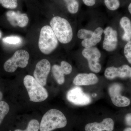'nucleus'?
Returning <instances> with one entry per match:
<instances>
[{
  "label": "nucleus",
  "instance_id": "423d86ee",
  "mask_svg": "<svg viewBox=\"0 0 131 131\" xmlns=\"http://www.w3.org/2000/svg\"><path fill=\"white\" fill-rule=\"evenodd\" d=\"M83 57L88 61L90 69L95 73H98L101 70V65L99 62L101 54L97 47L84 48L82 51Z\"/></svg>",
  "mask_w": 131,
  "mask_h": 131
},
{
  "label": "nucleus",
  "instance_id": "ddd939ff",
  "mask_svg": "<svg viewBox=\"0 0 131 131\" xmlns=\"http://www.w3.org/2000/svg\"><path fill=\"white\" fill-rule=\"evenodd\" d=\"M6 16L10 24L13 26L25 27L28 25L29 19L27 15L19 12L9 11L7 12Z\"/></svg>",
  "mask_w": 131,
  "mask_h": 131
},
{
  "label": "nucleus",
  "instance_id": "9d476101",
  "mask_svg": "<svg viewBox=\"0 0 131 131\" xmlns=\"http://www.w3.org/2000/svg\"><path fill=\"white\" fill-rule=\"evenodd\" d=\"M104 38L103 42V49L107 51H114L118 46V33L117 31L110 26L103 30Z\"/></svg>",
  "mask_w": 131,
  "mask_h": 131
},
{
  "label": "nucleus",
  "instance_id": "f8f14e48",
  "mask_svg": "<svg viewBox=\"0 0 131 131\" xmlns=\"http://www.w3.org/2000/svg\"><path fill=\"white\" fill-rule=\"evenodd\" d=\"M72 71V66L65 61H62L60 66L54 64L52 68L54 78L59 84H63L64 82V75L69 74Z\"/></svg>",
  "mask_w": 131,
  "mask_h": 131
},
{
  "label": "nucleus",
  "instance_id": "6e6552de",
  "mask_svg": "<svg viewBox=\"0 0 131 131\" xmlns=\"http://www.w3.org/2000/svg\"><path fill=\"white\" fill-rule=\"evenodd\" d=\"M122 90V85L117 83L112 84L108 88L111 101L115 106L118 107H125L130 104V101L129 98L122 96L121 94Z\"/></svg>",
  "mask_w": 131,
  "mask_h": 131
},
{
  "label": "nucleus",
  "instance_id": "412c9836",
  "mask_svg": "<svg viewBox=\"0 0 131 131\" xmlns=\"http://www.w3.org/2000/svg\"><path fill=\"white\" fill-rule=\"evenodd\" d=\"M3 42L7 44L17 45L20 44L22 42V39L18 36H11L3 38Z\"/></svg>",
  "mask_w": 131,
  "mask_h": 131
},
{
  "label": "nucleus",
  "instance_id": "c756f323",
  "mask_svg": "<svg viewBox=\"0 0 131 131\" xmlns=\"http://www.w3.org/2000/svg\"><path fill=\"white\" fill-rule=\"evenodd\" d=\"M124 131H131V127H127L124 129Z\"/></svg>",
  "mask_w": 131,
  "mask_h": 131
},
{
  "label": "nucleus",
  "instance_id": "c85d7f7f",
  "mask_svg": "<svg viewBox=\"0 0 131 131\" xmlns=\"http://www.w3.org/2000/svg\"><path fill=\"white\" fill-rule=\"evenodd\" d=\"M128 10H129V13L131 15V2L129 4V6H128Z\"/></svg>",
  "mask_w": 131,
  "mask_h": 131
},
{
  "label": "nucleus",
  "instance_id": "cd10ccee",
  "mask_svg": "<svg viewBox=\"0 0 131 131\" xmlns=\"http://www.w3.org/2000/svg\"><path fill=\"white\" fill-rule=\"evenodd\" d=\"M3 98V94L2 92L0 91V102L2 101Z\"/></svg>",
  "mask_w": 131,
  "mask_h": 131
},
{
  "label": "nucleus",
  "instance_id": "393cba45",
  "mask_svg": "<svg viewBox=\"0 0 131 131\" xmlns=\"http://www.w3.org/2000/svg\"><path fill=\"white\" fill-rule=\"evenodd\" d=\"M124 53L127 61L131 64V40L127 42L125 45Z\"/></svg>",
  "mask_w": 131,
  "mask_h": 131
},
{
  "label": "nucleus",
  "instance_id": "f03ea898",
  "mask_svg": "<svg viewBox=\"0 0 131 131\" xmlns=\"http://www.w3.org/2000/svg\"><path fill=\"white\" fill-rule=\"evenodd\" d=\"M50 25L58 40L62 44H67L72 40L73 31L69 22L60 16L53 17Z\"/></svg>",
  "mask_w": 131,
  "mask_h": 131
},
{
  "label": "nucleus",
  "instance_id": "b1692460",
  "mask_svg": "<svg viewBox=\"0 0 131 131\" xmlns=\"http://www.w3.org/2000/svg\"><path fill=\"white\" fill-rule=\"evenodd\" d=\"M93 33V31L90 30L82 28L79 30L78 32V37L80 39L84 40L91 37Z\"/></svg>",
  "mask_w": 131,
  "mask_h": 131
},
{
  "label": "nucleus",
  "instance_id": "6ab92c4d",
  "mask_svg": "<svg viewBox=\"0 0 131 131\" xmlns=\"http://www.w3.org/2000/svg\"><path fill=\"white\" fill-rule=\"evenodd\" d=\"M67 5L68 11L70 13L75 14L79 10V3L77 0H64Z\"/></svg>",
  "mask_w": 131,
  "mask_h": 131
},
{
  "label": "nucleus",
  "instance_id": "2eb2a0df",
  "mask_svg": "<svg viewBox=\"0 0 131 131\" xmlns=\"http://www.w3.org/2000/svg\"><path fill=\"white\" fill-rule=\"evenodd\" d=\"M98 79L94 73H81L78 74L73 80V83L76 86H88L96 84Z\"/></svg>",
  "mask_w": 131,
  "mask_h": 131
},
{
  "label": "nucleus",
  "instance_id": "7ed1b4c3",
  "mask_svg": "<svg viewBox=\"0 0 131 131\" xmlns=\"http://www.w3.org/2000/svg\"><path fill=\"white\" fill-rule=\"evenodd\" d=\"M24 83L27 90L30 101L33 102H41L48 98L47 90L30 75H27L24 80Z\"/></svg>",
  "mask_w": 131,
  "mask_h": 131
},
{
  "label": "nucleus",
  "instance_id": "f3484780",
  "mask_svg": "<svg viewBox=\"0 0 131 131\" xmlns=\"http://www.w3.org/2000/svg\"><path fill=\"white\" fill-rule=\"evenodd\" d=\"M119 24L124 30L122 39L127 42L131 40V22L130 19L126 16H123L120 20Z\"/></svg>",
  "mask_w": 131,
  "mask_h": 131
},
{
  "label": "nucleus",
  "instance_id": "f257e3e1",
  "mask_svg": "<svg viewBox=\"0 0 131 131\" xmlns=\"http://www.w3.org/2000/svg\"><path fill=\"white\" fill-rule=\"evenodd\" d=\"M68 121L64 114L59 110L51 109L43 115L40 124V131H53L65 127Z\"/></svg>",
  "mask_w": 131,
  "mask_h": 131
},
{
  "label": "nucleus",
  "instance_id": "0eeeda50",
  "mask_svg": "<svg viewBox=\"0 0 131 131\" xmlns=\"http://www.w3.org/2000/svg\"><path fill=\"white\" fill-rule=\"evenodd\" d=\"M66 98L70 102L78 106L86 105L91 103V96L85 93L79 87H75L70 90L66 94Z\"/></svg>",
  "mask_w": 131,
  "mask_h": 131
},
{
  "label": "nucleus",
  "instance_id": "9b49d317",
  "mask_svg": "<svg viewBox=\"0 0 131 131\" xmlns=\"http://www.w3.org/2000/svg\"><path fill=\"white\" fill-rule=\"evenodd\" d=\"M104 75L106 78L110 80L117 77L131 78V68L127 64H124L118 68L114 66L108 67L105 70Z\"/></svg>",
  "mask_w": 131,
  "mask_h": 131
},
{
  "label": "nucleus",
  "instance_id": "5701e85b",
  "mask_svg": "<svg viewBox=\"0 0 131 131\" xmlns=\"http://www.w3.org/2000/svg\"><path fill=\"white\" fill-rule=\"evenodd\" d=\"M18 0H0V4L6 8L13 9L18 6Z\"/></svg>",
  "mask_w": 131,
  "mask_h": 131
},
{
  "label": "nucleus",
  "instance_id": "dca6fc26",
  "mask_svg": "<svg viewBox=\"0 0 131 131\" xmlns=\"http://www.w3.org/2000/svg\"><path fill=\"white\" fill-rule=\"evenodd\" d=\"M103 30L101 27L96 28L93 31V35L89 38L83 40L81 45L84 48L94 47L101 42L102 35L103 34Z\"/></svg>",
  "mask_w": 131,
  "mask_h": 131
},
{
  "label": "nucleus",
  "instance_id": "4be33fe9",
  "mask_svg": "<svg viewBox=\"0 0 131 131\" xmlns=\"http://www.w3.org/2000/svg\"><path fill=\"white\" fill-rule=\"evenodd\" d=\"M104 3L108 9L111 11H115L119 7V0H104Z\"/></svg>",
  "mask_w": 131,
  "mask_h": 131
},
{
  "label": "nucleus",
  "instance_id": "a211bd4d",
  "mask_svg": "<svg viewBox=\"0 0 131 131\" xmlns=\"http://www.w3.org/2000/svg\"><path fill=\"white\" fill-rule=\"evenodd\" d=\"M40 124L38 119H32L28 121L25 128L18 127L13 131H40Z\"/></svg>",
  "mask_w": 131,
  "mask_h": 131
},
{
  "label": "nucleus",
  "instance_id": "7c9ffc66",
  "mask_svg": "<svg viewBox=\"0 0 131 131\" xmlns=\"http://www.w3.org/2000/svg\"><path fill=\"white\" fill-rule=\"evenodd\" d=\"M2 36V32L0 31V38H1Z\"/></svg>",
  "mask_w": 131,
  "mask_h": 131
},
{
  "label": "nucleus",
  "instance_id": "20e7f679",
  "mask_svg": "<svg viewBox=\"0 0 131 131\" xmlns=\"http://www.w3.org/2000/svg\"><path fill=\"white\" fill-rule=\"evenodd\" d=\"M58 40L51 28L45 26L41 28L38 41V46L43 54H51L57 47Z\"/></svg>",
  "mask_w": 131,
  "mask_h": 131
},
{
  "label": "nucleus",
  "instance_id": "4468645a",
  "mask_svg": "<svg viewBox=\"0 0 131 131\" xmlns=\"http://www.w3.org/2000/svg\"><path fill=\"white\" fill-rule=\"evenodd\" d=\"M114 128L113 120L110 118H106L100 123L95 122L87 124L84 129L86 131H112Z\"/></svg>",
  "mask_w": 131,
  "mask_h": 131
},
{
  "label": "nucleus",
  "instance_id": "1a4fd4ad",
  "mask_svg": "<svg viewBox=\"0 0 131 131\" xmlns=\"http://www.w3.org/2000/svg\"><path fill=\"white\" fill-rule=\"evenodd\" d=\"M51 70V64L49 61L43 59L38 62L35 66L34 76L35 79L43 86L47 83V77Z\"/></svg>",
  "mask_w": 131,
  "mask_h": 131
},
{
  "label": "nucleus",
  "instance_id": "aec40b11",
  "mask_svg": "<svg viewBox=\"0 0 131 131\" xmlns=\"http://www.w3.org/2000/svg\"><path fill=\"white\" fill-rule=\"evenodd\" d=\"M9 110V105L6 102L1 101L0 102V126Z\"/></svg>",
  "mask_w": 131,
  "mask_h": 131
},
{
  "label": "nucleus",
  "instance_id": "a878e982",
  "mask_svg": "<svg viewBox=\"0 0 131 131\" xmlns=\"http://www.w3.org/2000/svg\"><path fill=\"white\" fill-rule=\"evenodd\" d=\"M83 3L88 6H93L95 5L96 0H82Z\"/></svg>",
  "mask_w": 131,
  "mask_h": 131
},
{
  "label": "nucleus",
  "instance_id": "39448f33",
  "mask_svg": "<svg viewBox=\"0 0 131 131\" xmlns=\"http://www.w3.org/2000/svg\"><path fill=\"white\" fill-rule=\"evenodd\" d=\"M30 58L29 53L25 50L16 51L12 57L5 62L4 69L8 73H13L17 68H24L27 66Z\"/></svg>",
  "mask_w": 131,
  "mask_h": 131
},
{
  "label": "nucleus",
  "instance_id": "bb28decb",
  "mask_svg": "<svg viewBox=\"0 0 131 131\" xmlns=\"http://www.w3.org/2000/svg\"><path fill=\"white\" fill-rule=\"evenodd\" d=\"M125 121L127 125L131 126V113L128 114L126 115Z\"/></svg>",
  "mask_w": 131,
  "mask_h": 131
}]
</instances>
